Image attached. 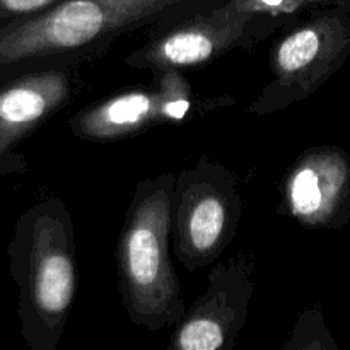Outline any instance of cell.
Masks as SVG:
<instances>
[{
    "label": "cell",
    "instance_id": "1",
    "mask_svg": "<svg viewBox=\"0 0 350 350\" xmlns=\"http://www.w3.org/2000/svg\"><path fill=\"white\" fill-rule=\"evenodd\" d=\"M195 0H62L0 23V82L27 72L79 65L113 41Z\"/></svg>",
    "mask_w": 350,
    "mask_h": 350
},
{
    "label": "cell",
    "instance_id": "2",
    "mask_svg": "<svg viewBox=\"0 0 350 350\" xmlns=\"http://www.w3.org/2000/svg\"><path fill=\"white\" fill-rule=\"evenodd\" d=\"M17 287L21 337L31 350H55L79 286L70 211L62 198L36 202L17 217L7 246Z\"/></svg>",
    "mask_w": 350,
    "mask_h": 350
},
{
    "label": "cell",
    "instance_id": "8",
    "mask_svg": "<svg viewBox=\"0 0 350 350\" xmlns=\"http://www.w3.org/2000/svg\"><path fill=\"white\" fill-rule=\"evenodd\" d=\"M280 214L306 229H342L350 222V156L338 146L301 152L280 181Z\"/></svg>",
    "mask_w": 350,
    "mask_h": 350
},
{
    "label": "cell",
    "instance_id": "15",
    "mask_svg": "<svg viewBox=\"0 0 350 350\" xmlns=\"http://www.w3.org/2000/svg\"><path fill=\"white\" fill-rule=\"evenodd\" d=\"M294 2L301 7V10H304V12H306V10L311 9V7L323 5V3H330V2H337V0H294Z\"/></svg>",
    "mask_w": 350,
    "mask_h": 350
},
{
    "label": "cell",
    "instance_id": "9",
    "mask_svg": "<svg viewBox=\"0 0 350 350\" xmlns=\"http://www.w3.org/2000/svg\"><path fill=\"white\" fill-rule=\"evenodd\" d=\"M77 85L79 65L43 68L0 82V161L16 157L24 139L67 108Z\"/></svg>",
    "mask_w": 350,
    "mask_h": 350
},
{
    "label": "cell",
    "instance_id": "4",
    "mask_svg": "<svg viewBox=\"0 0 350 350\" xmlns=\"http://www.w3.org/2000/svg\"><path fill=\"white\" fill-rule=\"evenodd\" d=\"M270 50L272 79L246 106V113L265 116L313 96L350 57V0L308 9L282 26Z\"/></svg>",
    "mask_w": 350,
    "mask_h": 350
},
{
    "label": "cell",
    "instance_id": "6",
    "mask_svg": "<svg viewBox=\"0 0 350 350\" xmlns=\"http://www.w3.org/2000/svg\"><path fill=\"white\" fill-rule=\"evenodd\" d=\"M284 23L265 16L239 12L226 0L208 12L195 14L167 33L154 38L125 57V65L150 74L167 68L204 67L234 48H252Z\"/></svg>",
    "mask_w": 350,
    "mask_h": 350
},
{
    "label": "cell",
    "instance_id": "3",
    "mask_svg": "<svg viewBox=\"0 0 350 350\" xmlns=\"http://www.w3.org/2000/svg\"><path fill=\"white\" fill-rule=\"evenodd\" d=\"M174 181L166 171L137 183L116 243L120 301L130 321L150 332L176 327L188 310L170 255Z\"/></svg>",
    "mask_w": 350,
    "mask_h": 350
},
{
    "label": "cell",
    "instance_id": "14",
    "mask_svg": "<svg viewBox=\"0 0 350 350\" xmlns=\"http://www.w3.org/2000/svg\"><path fill=\"white\" fill-rule=\"evenodd\" d=\"M29 170V164L24 154H17L16 157L7 161H0V180L7 176H14V174H24Z\"/></svg>",
    "mask_w": 350,
    "mask_h": 350
},
{
    "label": "cell",
    "instance_id": "10",
    "mask_svg": "<svg viewBox=\"0 0 350 350\" xmlns=\"http://www.w3.org/2000/svg\"><path fill=\"white\" fill-rule=\"evenodd\" d=\"M163 125L154 85H133L91 103L68 120L75 139L89 142H115L135 137L152 126Z\"/></svg>",
    "mask_w": 350,
    "mask_h": 350
},
{
    "label": "cell",
    "instance_id": "13",
    "mask_svg": "<svg viewBox=\"0 0 350 350\" xmlns=\"http://www.w3.org/2000/svg\"><path fill=\"white\" fill-rule=\"evenodd\" d=\"M62 0H0V23L41 12Z\"/></svg>",
    "mask_w": 350,
    "mask_h": 350
},
{
    "label": "cell",
    "instance_id": "11",
    "mask_svg": "<svg viewBox=\"0 0 350 350\" xmlns=\"http://www.w3.org/2000/svg\"><path fill=\"white\" fill-rule=\"evenodd\" d=\"M152 81L157 92L159 116L163 125H178L202 113L214 111L221 106H229L234 103L228 96L219 99L197 98L185 72L178 68L152 72Z\"/></svg>",
    "mask_w": 350,
    "mask_h": 350
},
{
    "label": "cell",
    "instance_id": "7",
    "mask_svg": "<svg viewBox=\"0 0 350 350\" xmlns=\"http://www.w3.org/2000/svg\"><path fill=\"white\" fill-rule=\"evenodd\" d=\"M253 258L238 253L224 263H214L207 289L188 308L170 338L171 350H231L248 318L255 294Z\"/></svg>",
    "mask_w": 350,
    "mask_h": 350
},
{
    "label": "cell",
    "instance_id": "12",
    "mask_svg": "<svg viewBox=\"0 0 350 350\" xmlns=\"http://www.w3.org/2000/svg\"><path fill=\"white\" fill-rule=\"evenodd\" d=\"M282 350H338V344L330 334L320 306L306 308L294 323Z\"/></svg>",
    "mask_w": 350,
    "mask_h": 350
},
{
    "label": "cell",
    "instance_id": "5",
    "mask_svg": "<svg viewBox=\"0 0 350 350\" xmlns=\"http://www.w3.org/2000/svg\"><path fill=\"white\" fill-rule=\"evenodd\" d=\"M234 173L207 154L176 174L171 204L174 256L188 272L212 267L234 241L243 217Z\"/></svg>",
    "mask_w": 350,
    "mask_h": 350
}]
</instances>
